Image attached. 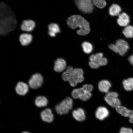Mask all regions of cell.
<instances>
[{
	"label": "cell",
	"mask_w": 133,
	"mask_h": 133,
	"mask_svg": "<svg viewBox=\"0 0 133 133\" xmlns=\"http://www.w3.org/2000/svg\"><path fill=\"white\" fill-rule=\"evenodd\" d=\"M132 129L128 128L123 127L121 128L119 133H133Z\"/></svg>",
	"instance_id": "f546056e"
},
{
	"label": "cell",
	"mask_w": 133,
	"mask_h": 133,
	"mask_svg": "<svg viewBox=\"0 0 133 133\" xmlns=\"http://www.w3.org/2000/svg\"><path fill=\"white\" fill-rule=\"evenodd\" d=\"M0 7V34L3 36L15 29L17 22L15 16L7 4L2 2Z\"/></svg>",
	"instance_id": "6da1fadb"
},
{
	"label": "cell",
	"mask_w": 133,
	"mask_h": 133,
	"mask_svg": "<svg viewBox=\"0 0 133 133\" xmlns=\"http://www.w3.org/2000/svg\"><path fill=\"white\" fill-rule=\"evenodd\" d=\"M121 11V8L118 5L113 4L109 8V13L111 16L118 15Z\"/></svg>",
	"instance_id": "cb8c5ba5"
},
{
	"label": "cell",
	"mask_w": 133,
	"mask_h": 133,
	"mask_svg": "<svg viewBox=\"0 0 133 133\" xmlns=\"http://www.w3.org/2000/svg\"><path fill=\"white\" fill-rule=\"evenodd\" d=\"M118 94L115 92H109L105 96L104 99L107 103L112 107L117 108L121 106V101L118 98Z\"/></svg>",
	"instance_id": "ba28073f"
},
{
	"label": "cell",
	"mask_w": 133,
	"mask_h": 133,
	"mask_svg": "<svg viewBox=\"0 0 133 133\" xmlns=\"http://www.w3.org/2000/svg\"><path fill=\"white\" fill-rule=\"evenodd\" d=\"M89 59V65L92 69H97L100 66L106 65L108 63L107 59L103 57V54L101 53L91 55Z\"/></svg>",
	"instance_id": "3957f363"
},
{
	"label": "cell",
	"mask_w": 133,
	"mask_h": 133,
	"mask_svg": "<svg viewBox=\"0 0 133 133\" xmlns=\"http://www.w3.org/2000/svg\"><path fill=\"white\" fill-rule=\"evenodd\" d=\"M74 69L72 66H69L66 68V70L63 73L62 78L65 81H69L72 74Z\"/></svg>",
	"instance_id": "603a6c76"
},
{
	"label": "cell",
	"mask_w": 133,
	"mask_h": 133,
	"mask_svg": "<svg viewBox=\"0 0 133 133\" xmlns=\"http://www.w3.org/2000/svg\"><path fill=\"white\" fill-rule=\"evenodd\" d=\"M109 112L108 109L105 107H100L98 108L96 112L97 118L100 120H103L108 117Z\"/></svg>",
	"instance_id": "9a60e30c"
},
{
	"label": "cell",
	"mask_w": 133,
	"mask_h": 133,
	"mask_svg": "<svg viewBox=\"0 0 133 133\" xmlns=\"http://www.w3.org/2000/svg\"><path fill=\"white\" fill-rule=\"evenodd\" d=\"M129 61L130 63L133 65V55L130 56L129 58Z\"/></svg>",
	"instance_id": "4dcf8cb0"
},
{
	"label": "cell",
	"mask_w": 133,
	"mask_h": 133,
	"mask_svg": "<svg viewBox=\"0 0 133 133\" xmlns=\"http://www.w3.org/2000/svg\"><path fill=\"white\" fill-rule=\"evenodd\" d=\"M22 133H30V132H23Z\"/></svg>",
	"instance_id": "1f68e13d"
},
{
	"label": "cell",
	"mask_w": 133,
	"mask_h": 133,
	"mask_svg": "<svg viewBox=\"0 0 133 133\" xmlns=\"http://www.w3.org/2000/svg\"><path fill=\"white\" fill-rule=\"evenodd\" d=\"M78 9L86 14L92 12L94 10L93 0H74Z\"/></svg>",
	"instance_id": "8992f818"
},
{
	"label": "cell",
	"mask_w": 133,
	"mask_h": 133,
	"mask_svg": "<svg viewBox=\"0 0 133 133\" xmlns=\"http://www.w3.org/2000/svg\"><path fill=\"white\" fill-rule=\"evenodd\" d=\"M83 89L88 92H91L93 89V86L90 84H85L82 87Z\"/></svg>",
	"instance_id": "f1b7e54d"
},
{
	"label": "cell",
	"mask_w": 133,
	"mask_h": 133,
	"mask_svg": "<svg viewBox=\"0 0 133 133\" xmlns=\"http://www.w3.org/2000/svg\"><path fill=\"white\" fill-rule=\"evenodd\" d=\"M29 86L28 85L22 82H18L15 88L17 94L21 96L25 95L29 91Z\"/></svg>",
	"instance_id": "4fadbf2b"
},
{
	"label": "cell",
	"mask_w": 133,
	"mask_h": 133,
	"mask_svg": "<svg viewBox=\"0 0 133 133\" xmlns=\"http://www.w3.org/2000/svg\"><path fill=\"white\" fill-rule=\"evenodd\" d=\"M35 25V22L31 20H24L21 25V29L24 31H31L34 29Z\"/></svg>",
	"instance_id": "5bb4252c"
},
{
	"label": "cell",
	"mask_w": 133,
	"mask_h": 133,
	"mask_svg": "<svg viewBox=\"0 0 133 133\" xmlns=\"http://www.w3.org/2000/svg\"><path fill=\"white\" fill-rule=\"evenodd\" d=\"M94 4L100 8H104L107 4L105 0H93Z\"/></svg>",
	"instance_id": "83f0119b"
},
{
	"label": "cell",
	"mask_w": 133,
	"mask_h": 133,
	"mask_svg": "<svg viewBox=\"0 0 133 133\" xmlns=\"http://www.w3.org/2000/svg\"><path fill=\"white\" fill-rule=\"evenodd\" d=\"M72 116L76 120L79 121H84L86 118L85 113L84 110L81 108L73 111Z\"/></svg>",
	"instance_id": "ac0fdd59"
},
{
	"label": "cell",
	"mask_w": 133,
	"mask_h": 133,
	"mask_svg": "<svg viewBox=\"0 0 133 133\" xmlns=\"http://www.w3.org/2000/svg\"><path fill=\"white\" fill-rule=\"evenodd\" d=\"M67 24L69 27L75 29L77 27L79 28L77 31L78 35L81 36H85L90 32L89 22L82 16L75 15L70 17L68 18Z\"/></svg>",
	"instance_id": "7a4b0ae2"
},
{
	"label": "cell",
	"mask_w": 133,
	"mask_h": 133,
	"mask_svg": "<svg viewBox=\"0 0 133 133\" xmlns=\"http://www.w3.org/2000/svg\"><path fill=\"white\" fill-rule=\"evenodd\" d=\"M48 100L44 96H39L35 100V104L38 107H43L47 105Z\"/></svg>",
	"instance_id": "7402d4cb"
},
{
	"label": "cell",
	"mask_w": 133,
	"mask_h": 133,
	"mask_svg": "<svg viewBox=\"0 0 133 133\" xmlns=\"http://www.w3.org/2000/svg\"><path fill=\"white\" fill-rule=\"evenodd\" d=\"M43 82L42 76L39 74H35L31 76L29 81L30 87L33 89H36L41 87Z\"/></svg>",
	"instance_id": "30bf717a"
},
{
	"label": "cell",
	"mask_w": 133,
	"mask_h": 133,
	"mask_svg": "<svg viewBox=\"0 0 133 133\" xmlns=\"http://www.w3.org/2000/svg\"><path fill=\"white\" fill-rule=\"evenodd\" d=\"M109 47L112 50L118 53L121 56H124L129 49L127 42L122 39L118 40L116 41L115 44L109 45Z\"/></svg>",
	"instance_id": "277c9868"
},
{
	"label": "cell",
	"mask_w": 133,
	"mask_h": 133,
	"mask_svg": "<svg viewBox=\"0 0 133 133\" xmlns=\"http://www.w3.org/2000/svg\"><path fill=\"white\" fill-rule=\"evenodd\" d=\"M118 24L121 26H128L130 22V19L128 15L125 13H122L119 15L117 19Z\"/></svg>",
	"instance_id": "e0dca14e"
},
{
	"label": "cell",
	"mask_w": 133,
	"mask_h": 133,
	"mask_svg": "<svg viewBox=\"0 0 133 133\" xmlns=\"http://www.w3.org/2000/svg\"><path fill=\"white\" fill-rule=\"evenodd\" d=\"M72 99L68 97L56 106L55 110L58 114L62 115L68 114L72 109Z\"/></svg>",
	"instance_id": "5b68a950"
},
{
	"label": "cell",
	"mask_w": 133,
	"mask_h": 133,
	"mask_svg": "<svg viewBox=\"0 0 133 133\" xmlns=\"http://www.w3.org/2000/svg\"><path fill=\"white\" fill-rule=\"evenodd\" d=\"M116 110L118 113L123 116L129 118V121L133 123V111L128 109L122 106H119L116 108Z\"/></svg>",
	"instance_id": "8fae6325"
},
{
	"label": "cell",
	"mask_w": 133,
	"mask_h": 133,
	"mask_svg": "<svg viewBox=\"0 0 133 133\" xmlns=\"http://www.w3.org/2000/svg\"><path fill=\"white\" fill-rule=\"evenodd\" d=\"M66 66V63L64 59L59 58L55 61L54 69L56 72H62L65 69Z\"/></svg>",
	"instance_id": "2e32d148"
},
{
	"label": "cell",
	"mask_w": 133,
	"mask_h": 133,
	"mask_svg": "<svg viewBox=\"0 0 133 133\" xmlns=\"http://www.w3.org/2000/svg\"><path fill=\"white\" fill-rule=\"evenodd\" d=\"M83 70L81 69H74L72 76L68 82L70 85L74 87L77 85L78 83H81L84 80Z\"/></svg>",
	"instance_id": "52a82bcc"
},
{
	"label": "cell",
	"mask_w": 133,
	"mask_h": 133,
	"mask_svg": "<svg viewBox=\"0 0 133 133\" xmlns=\"http://www.w3.org/2000/svg\"><path fill=\"white\" fill-rule=\"evenodd\" d=\"M123 85L124 89L127 91L133 90V78H132L125 79L123 81Z\"/></svg>",
	"instance_id": "d4e9b609"
},
{
	"label": "cell",
	"mask_w": 133,
	"mask_h": 133,
	"mask_svg": "<svg viewBox=\"0 0 133 133\" xmlns=\"http://www.w3.org/2000/svg\"><path fill=\"white\" fill-rule=\"evenodd\" d=\"M32 40V36L31 34H23L19 36V41L22 45L26 46L30 43Z\"/></svg>",
	"instance_id": "44dd1931"
},
{
	"label": "cell",
	"mask_w": 133,
	"mask_h": 133,
	"mask_svg": "<svg viewBox=\"0 0 133 133\" xmlns=\"http://www.w3.org/2000/svg\"><path fill=\"white\" fill-rule=\"evenodd\" d=\"M71 96L74 99L79 98L83 101H86L91 97V92H88L82 88L74 89L71 92Z\"/></svg>",
	"instance_id": "9c48e42d"
},
{
	"label": "cell",
	"mask_w": 133,
	"mask_h": 133,
	"mask_svg": "<svg viewBox=\"0 0 133 133\" xmlns=\"http://www.w3.org/2000/svg\"><path fill=\"white\" fill-rule=\"evenodd\" d=\"M110 82L106 80L101 81L99 83L98 88L99 90L101 92L108 93L111 87Z\"/></svg>",
	"instance_id": "d6986e66"
},
{
	"label": "cell",
	"mask_w": 133,
	"mask_h": 133,
	"mask_svg": "<svg viewBox=\"0 0 133 133\" xmlns=\"http://www.w3.org/2000/svg\"><path fill=\"white\" fill-rule=\"evenodd\" d=\"M41 117L43 121L48 123H51L54 120V116L52 111L49 109H46L41 112Z\"/></svg>",
	"instance_id": "7c38bea8"
},
{
	"label": "cell",
	"mask_w": 133,
	"mask_h": 133,
	"mask_svg": "<svg viewBox=\"0 0 133 133\" xmlns=\"http://www.w3.org/2000/svg\"><path fill=\"white\" fill-rule=\"evenodd\" d=\"M123 33L126 38H133V26L131 25L125 26L123 31Z\"/></svg>",
	"instance_id": "484cf974"
},
{
	"label": "cell",
	"mask_w": 133,
	"mask_h": 133,
	"mask_svg": "<svg viewBox=\"0 0 133 133\" xmlns=\"http://www.w3.org/2000/svg\"><path fill=\"white\" fill-rule=\"evenodd\" d=\"M49 35L52 37H55L56 35L60 32V29L58 24L56 23H51L48 26Z\"/></svg>",
	"instance_id": "ffe728a7"
},
{
	"label": "cell",
	"mask_w": 133,
	"mask_h": 133,
	"mask_svg": "<svg viewBox=\"0 0 133 133\" xmlns=\"http://www.w3.org/2000/svg\"><path fill=\"white\" fill-rule=\"evenodd\" d=\"M83 50L86 54H89L92 52L93 49V46L91 43L84 42L82 45Z\"/></svg>",
	"instance_id": "4316f807"
}]
</instances>
